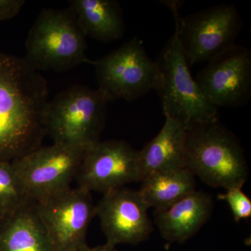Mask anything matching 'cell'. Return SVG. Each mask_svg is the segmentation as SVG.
<instances>
[{
    "label": "cell",
    "instance_id": "9a60e30c",
    "mask_svg": "<svg viewBox=\"0 0 251 251\" xmlns=\"http://www.w3.org/2000/svg\"><path fill=\"white\" fill-rule=\"evenodd\" d=\"M186 138L184 126L166 117L159 133L138 151L142 179L156 172L185 168Z\"/></svg>",
    "mask_w": 251,
    "mask_h": 251
},
{
    "label": "cell",
    "instance_id": "e0dca14e",
    "mask_svg": "<svg viewBox=\"0 0 251 251\" xmlns=\"http://www.w3.org/2000/svg\"><path fill=\"white\" fill-rule=\"evenodd\" d=\"M139 192L149 207L161 211L196 191V176L186 168L144 176Z\"/></svg>",
    "mask_w": 251,
    "mask_h": 251
},
{
    "label": "cell",
    "instance_id": "8992f818",
    "mask_svg": "<svg viewBox=\"0 0 251 251\" xmlns=\"http://www.w3.org/2000/svg\"><path fill=\"white\" fill-rule=\"evenodd\" d=\"M185 57L189 66L208 62L234 44L243 20L232 4H220L181 18L176 3L170 4Z\"/></svg>",
    "mask_w": 251,
    "mask_h": 251
},
{
    "label": "cell",
    "instance_id": "ffe728a7",
    "mask_svg": "<svg viewBox=\"0 0 251 251\" xmlns=\"http://www.w3.org/2000/svg\"><path fill=\"white\" fill-rule=\"evenodd\" d=\"M24 4L23 0H0V21L17 16Z\"/></svg>",
    "mask_w": 251,
    "mask_h": 251
},
{
    "label": "cell",
    "instance_id": "9c48e42d",
    "mask_svg": "<svg viewBox=\"0 0 251 251\" xmlns=\"http://www.w3.org/2000/svg\"><path fill=\"white\" fill-rule=\"evenodd\" d=\"M36 202L56 251H78L87 247V230L96 216L92 193L71 186Z\"/></svg>",
    "mask_w": 251,
    "mask_h": 251
},
{
    "label": "cell",
    "instance_id": "277c9868",
    "mask_svg": "<svg viewBox=\"0 0 251 251\" xmlns=\"http://www.w3.org/2000/svg\"><path fill=\"white\" fill-rule=\"evenodd\" d=\"M109 102L99 89L73 86L63 91L46 107V134L53 143L89 148L100 141Z\"/></svg>",
    "mask_w": 251,
    "mask_h": 251
},
{
    "label": "cell",
    "instance_id": "7c38bea8",
    "mask_svg": "<svg viewBox=\"0 0 251 251\" xmlns=\"http://www.w3.org/2000/svg\"><path fill=\"white\" fill-rule=\"evenodd\" d=\"M150 209L139 191L125 187L103 194L96 205V216L106 237V244H138L153 231Z\"/></svg>",
    "mask_w": 251,
    "mask_h": 251
},
{
    "label": "cell",
    "instance_id": "52a82bcc",
    "mask_svg": "<svg viewBox=\"0 0 251 251\" xmlns=\"http://www.w3.org/2000/svg\"><path fill=\"white\" fill-rule=\"evenodd\" d=\"M99 90L110 101H133L154 90L156 62L149 57L141 41L132 39L101 58L93 60Z\"/></svg>",
    "mask_w": 251,
    "mask_h": 251
},
{
    "label": "cell",
    "instance_id": "5b68a950",
    "mask_svg": "<svg viewBox=\"0 0 251 251\" xmlns=\"http://www.w3.org/2000/svg\"><path fill=\"white\" fill-rule=\"evenodd\" d=\"M86 47L71 9H44L28 34L25 59L37 71L67 72L82 63L92 64Z\"/></svg>",
    "mask_w": 251,
    "mask_h": 251
},
{
    "label": "cell",
    "instance_id": "3957f363",
    "mask_svg": "<svg viewBox=\"0 0 251 251\" xmlns=\"http://www.w3.org/2000/svg\"><path fill=\"white\" fill-rule=\"evenodd\" d=\"M156 64L154 90L161 99L165 117L179 122L186 130L219 120L218 108L206 100L191 75L176 31L167 41Z\"/></svg>",
    "mask_w": 251,
    "mask_h": 251
},
{
    "label": "cell",
    "instance_id": "2e32d148",
    "mask_svg": "<svg viewBox=\"0 0 251 251\" xmlns=\"http://www.w3.org/2000/svg\"><path fill=\"white\" fill-rule=\"evenodd\" d=\"M71 11L85 36L103 43L121 39L125 31L123 13L115 0H72Z\"/></svg>",
    "mask_w": 251,
    "mask_h": 251
},
{
    "label": "cell",
    "instance_id": "7a4b0ae2",
    "mask_svg": "<svg viewBox=\"0 0 251 251\" xmlns=\"http://www.w3.org/2000/svg\"><path fill=\"white\" fill-rule=\"evenodd\" d=\"M185 168L213 188H242L249 176L244 150L219 120L187 129Z\"/></svg>",
    "mask_w": 251,
    "mask_h": 251
},
{
    "label": "cell",
    "instance_id": "44dd1931",
    "mask_svg": "<svg viewBox=\"0 0 251 251\" xmlns=\"http://www.w3.org/2000/svg\"><path fill=\"white\" fill-rule=\"evenodd\" d=\"M78 251H117L115 249V247L109 245L108 244H104L102 246H98V247L91 248L88 246L84 247L83 249Z\"/></svg>",
    "mask_w": 251,
    "mask_h": 251
},
{
    "label": "cell",
    "instance_id": "ba28073f",
    "mask_svg": "<svg viewBox=\"0 0 251 251\" xmlns=\"http://www.w3.org/2000/svg\"><path fill=\"white\" fill-rule=\"evenodd\" d=\"M86 149L53 143L11 163L28 196L38 202L72 186Z\"/></svg>",
    "mask_w": 251,
    "mask_h": 251
},
{
    "label": "cell",
    "instance_id": "d6986e66",
    "mask_svg": "<svg viewBox=\"0 0 251 251\" xmlns=\"http://www.w3.org/2000/svg\"><path fill=\"white\" fill-rule=\"evenodd\" d=\"M242 188H228L224 194L218 196L219 200L228 204L236 222L249 219L251 216V201L250 198L243 192Z\"/></svg>",
    "mask_w": 251,
    "mask_h": 251
},
{
    "label": "cell",
    "instance_id": "5bb4252c",
    "mask_svg": "<svg viewBox=\"0 0 251 251\" xmlns=\"http://www.w3.org/2000/svg\"><path fill=\"white\" fill-rule=\"evenodd\" d=\"M213 207L210 194L195 191L168 209L155 211V224L164 239L183 243L197 233L207 222Z\"/></svg>",
    "mask_w": 251,
    "mask_h": 251
},
{
    "label": "cell",
    "instance_id": "ac0fdd59",
    "mask_svg": "<svg viewBox=\"0 0 251 251\" xmlns=\"http://www.w3.org/2000/svg\"><path fill=\"white\" fill-rule=\"evenodd\" d=\"M31 201L12 163L0 160V216L11 212Z\"/></svg>",
    "mask_w": 251,
    "mask_h": 251
},
{
    "label": "cell",
    "instance_id": "4fadbf2b",
    "mask_svg": "<svg viewBox=\"0 0 251 251\" xmlns=\"http://www.w3.org/2000/svg\"><path fill=\"white\" fill-rule=\"evenodd\" d=\"M0 251H56L35 201L0 216Z\"/></svg>",
    "mask_w": 251,
    "mask_h": 251
},
{
    "label": "cell",
    "instance_id": "30bf717a",
    "mask_svg": "<svg viewBox=\"0 0 251 251\" xmlns=\"http://www.w3.org/2000/svg\"><path fill=\"white\" fill-rule=\"evenodd\" d=\"M195 80L216 108H239L251 99V52L234 44L216 54Z\"/></svg>",
    "mask_w": 251,
    "mask_h": 251
},
{
    "label": "cell",
    "instance_id": "6da1fadb",
    "mask_svg": "<svg viewBox=\"0 0 251 251\" xmlns=\"http://www.w3.org/2000/svg\"><path fill=\"white\" fill-rule=\"evenodd\" d=\"M47 82L25 58L0 52V160L40 148L49 103Z\"/></svg>",
    "mask_w": 251,
    "mask_h": 251
},
{
    "label": "cell",
    "instance_id": "8fae6325",
    "mask_svg": "<svg viewBox=\"0 0 251 251\" xmlns=\"http://www.w3.org/2000/svg\"><path fill=\"white\" fill-rule=\"evenodd\" d=\"M142 179L138 151L124 140L99 141L86 149L77 186L105 194Z\"/></svg>",
    "mask_w": 251,
    "mask_h": 251
}]
</instances>
